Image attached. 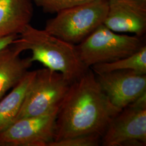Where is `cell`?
Instances as JSON below:
<instances>
[{
	"label": "cell",
	"instance_id": "cell-15",
	"mask_svg": "<svg viewBox=\"0 0 146 146\" xmlns=\"http://www.w3.org/2000/svg\"><path fill=\"white\" fill-rule=\"evenodd\" d=\"M101 136L98 134L76 136L52 141L49 146H98L101 144Z\"/></svg>",
	"mask_w": 146,
	"mask_h": 146
},
{
	"label": "cell",
	"instance_id": "cell-6",
	"mask_svg": "<svg viewBox=\"0 0 146 146\" xmlns=\"http://www.w3.org/2000/svg\"><path fill=\"white\" fill-rule=\"evenodd\" d=\"M101 143L104 146H146V94L115 116L102 136Z\"/></svg>",
	"mask_w": 146,
	"mask_h": 146
},
{
	"label": "cell",
	"instance_id": "cell-10",
	"mask_svg": "<svg viewBox=\"0 0 146 146\" xmlns=\"http://www.w3.org/2000/svg\"><path fill=\"white\" fill-rule=\"evenodd\" d=\"M23 52L18 38L0 50V100L19 84L32 66L30 58H20Z\"/></svg>",
	"mask_w": 146,
	"mask_h": 146
},
{
	"label": "cell",
	"instance_id": "cell-11",
	"mask_svg": "<svg viewBox=\"0 0 146 146\" xmlns=\"http://www.w3.org/2000/svg\"><path fill=\"white\" fill-rule=\"evenodd\" d=\"M33 15V0H0V37L19 35Z\"/></svg>",
	"mask_w": 146,
	"mask_h": 146
},
{
	"label": "cell",
	"instance_id": "cell-9",
	"mask_svg": "<svg viewBox=\"0 0 146 146\" xmlns=\"http://www.w3.org/2000/svg\"><path fill=\"white\" fill-rule=\"evenodd\" d=\"M116 33H129L142 37L146 31V0L108 1L104 23Z\"/></svg>",
	"mask_w": 146,
	"mask_h": 146
},
{
	"label": "cell",
	"instance_id": "cell-3",
	"mask_svg": "<svg viewBox=\"0 0 146 146\" xmlns=\"http://www.w3.org/2000/svg\"><path fill=\"white\" fill-rule=\"evenodd\" d=\"M108 9V1L92 0L56 13L47 21L44 30L76 45L104 23Z\"/></svg>",
	"mask_w": 146,
	"mask_h": 146
},
{
	"label": "cell",
	"instance_id": "cell-2",
	"mask_svg": "<svg viewBox=\"0 0 146 146\" xmlns=\"http://www.w3.org/2000/svg\"><path fill=\"white\" fill-rule=\"evenodd\" d=\"M18 41L23 51L32 52L30 60L42 63L45 68L61 73L72 84L87 72L76 45L63 41L30 24L21 32Z\"/></svg>",
	"mask_w": 146,
	"mask_h": 146
},
{
	"label": "cell",
	"instance_id": "cell-5",
	"mask_svg": "<svg viewBox=\"0 0 146 146\" xmlns=\"http://www.w3.org/2000/svg\"><path fill=\"white\" fill-rule=\"evenodd\" d=\"M70 84L61 73L47 68L35 70L16 120L58 111Z\"/></svg>",
	"mask_w": 146,
	"mask_h": 146
},
{
	"label": "cell",
	"instance_id": "cell-1",
	"mask_svg": "<svg viewBox=\"0 0 146 146\" xmlns=\"http://www.w3.org/2000/svg\"><path fill=\"white\" fill-rule=\"evenodd\" d=\"M121 110L110 102L89 68L70 86L58 111L54 141L89 134L102 136Z\"/></svg>",
	"mask_w": 146,
	"mask_h": 146
},
{
	"label": "cell",
	"instance_id": "cell-12",
	"mask_svg": "<svg viewBox=\"0 0 146 146\" xmlns=\"http://www.w3.org/2000/svg\"><path fill=\"white\" fill-rule=\"evenodd\" d=\"M35 70L28 71L11 93L0 100V133L16 120Z\"/></svg>",
	"mask_w": 146,
	"mask_h": 146
},
{
	"label": "cell",
	"instance_id": "cell-16",
	"mask_svg": "<svg viewBox=\"0 0 146 146\" xmlns=\"http://www.w3.org/2000/svg\"><path fill=\"white\" fill-rule=\"evenodd\" d=\"M19 37L18 35H11L0 37V50L14 43Z\"/></svg>",
	"mask_w": 146,
	"mask_h": 146
},
{
	"label": "cell",
	"instance_id": "cell-4",
	"mask_svg": "<svg viewBox=\"0 0 146 146\" xmlns=\"http://www.w3.org/2000/svg\"><path fill=\"white\" fill-rule=\"evenodd\" d=\"M145 44L141 37L119 34L102 24L76 47L81 60L90 68L127 57Z\"/></svg>",
	"mask_w": 146,
	"mask_h": 146
},
{
	"label": "cell",
	"instance_id": "cell-18",
	"mask_svg": "<svg viewBox=\"0 0 146 146\" xmlns=\"http://www.w3.org/2000/svg\"><path fill=\"white\" fill-rule=\"evenodd\" d=\"M0 146H1V144H0Z\"/></svg>",
	"mask_w": 146,
	"mask_h": 146
},
{
	"label": "cell",
	"instance_id": "cell-14",
	"mask_svg": "<svg viewBox=\"0 0 146 146\" xmlns=\"http://www.w3.org/2000/svg\"><path fill=\"white\" fill-rule=\"evenodd\" d=\"M92 0H33L45 13L53 14L80 5Z\"/></svg>",
	"mask_w": 146,
	"mask_h": 146
},
{
	"label": "cell",
	"instance_id": "cell-7",
	"mask_svg": "<svg viewBox=\"0 0 146 146\" xmlns=\"http://www.w3.org/2000/svg\"><path fill=\"white\" fill-rule=\"evenodd\" d=\"M58 111L15 120L0 133L1 146H49L54 141Z\"/></svg>",
	"mask_w": 146,
	"mask_h": 146
},
{
	"label": "cell",
	"instance_id": "cell-17",
	"mask_svg": "<svg viewBox=\"0 0 146 146\" xmlns=\"http://www.w3.org/2000/svg\"><path fill=\"white\" fill-rule=\"evenodd\" d=\"M107 1H111V0H107Z\"/></svg>",
	"mask_w": 146,
	"mask_h": 146
},
{
	"label": "cell",
	"instance_id": "cell-13",
	"mask_svg": "<svg viewBox=\"0 0 146 146\" xmlns=\"http://www.w3.org/2000/svg\"><path fill=\"white\" fill-rule=\"evenodd\" d=\"M95 74L129 70L146 74V46L131 55L111 62L96 64L90 68Z\"/></svg>",
	"mask_w": 146,
	"mask_h": 146
},
{
	"label": "cell",
	"instance_id": "cell-8",
	"mask_svg": "<svg viewBox=\"0 0 146 146\" xmlns=\"http://www.w3.org/2000/svg\"><path fill=\"white\" fill-rule=\"evenodd\" d=\"M95 74L110 102L119 110L146 94V74L129 70Z\"/></svg>",
	"mask_w": 146,
	"mask_h": 146
}]
</instances>
